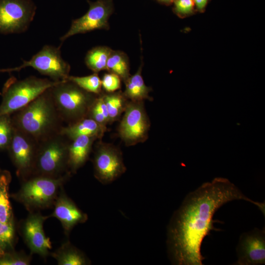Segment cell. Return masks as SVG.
Segmentation results:
<instances>
[{"mask_svg": "<svg viewBox=\"0 0 265 265\" xmlns=\"http://www.w3.org/2000/svg\"><path fill=\"white\" fill-rule=\"evenodd\" d=\"M0 95H1V93L0 92Z\"/></svg>", "mask_w": 265, "mask_h": 265, "instance_id": "cell-33", "label": "cell"}, {"mask_svg": "<svg viewBox=\"0 0 265 265\" xmlns=\"http://www.w3.org/2000/svg\"><path fill=\"white\" fill-rule=\"evenodd\" d=\"M50 255L58 265H87L91 261L85 254L70 241L64 242Z\"/></svg>", "mask_w": 265, "mask_h": 265, "instance_id": "cell-18", "label": "cell"}, {"mask_svg": "<svg viewBox=\"0 0 265 265\" xmlns=\"http://www.w3.org/2000/svg\"><path fill=\"white\" fill-rule=\"evenodd\" d=\"M59 81L35 76H30L22 80L11 77L3 87L0 115L12 114Z\"/></svg>", "mask_w": 265, "mask_h": 265, "instance_id": "cell-5", "label": "cell"}, {"mask_svg": "<svg viewBox=\"0 0 265 265\" xmlns=\"http://www.w3.org/2000/svg\"><path fill=\"white\" fill-rule=\"evenodd\" d=\"M72 175L67 173L57 178L32 176L22 182L20 188L11 194L10 197L22 204L29 212L50 208Z\"/></svg>", "mask_w": 265, "mask_h": 265, "instance_id": "cell-3", "label": "cell"}, {"mask_svg": "<svg viewBox=\"0 0 265 265\" xmlns=\"http://www.w3.org/2000/svg\"><path fill=\"white\" fill-rule=\"evenodd\" d=\"M32 260L31 254L23 251L14 250L0 254V265H28Z\"/></svg>", "mask_w": 265, "mask_h": 265, "instance_id": "cell-28", "label": "cell"}, {"mask_svg": "<svg viewBox=\"0 0 265 265\" xmlns=\"http://www.w3.org/2000/svg\"><path fill=\"white\" fill-rule=\"evenodd\" d=\"M14 131L11 116L0 115V152L7 150L11 140Z\"/></svg>", "mask_w": 265, "mask_h": 265, "instance_id": "cell-27", "label": "cell"}, {"mask_svg": "<svg viewBox=\"0 0 265 265\" xmlns=\"http://www.w3.org/2000/svg\"><path fill=\"white\" fill-rule=\"evenodd\" d=\"M194 5L193 0H176L175 10L178 14H187L192 12Z\"/></svg>", "mask_w": 265, "mask_h": 265, "instance_id": "cell-30", "label": "cell"}, {"mask_svg": "<svg viewBox=\"0 0 265 265\" xmlns=\"http://www.w3.org/2000/svg\"><path fill=\"white\" fill-rule=\"evenodd\" d=\"M106 126L93 119L86 117L76 122L63 126L59 133L71 141L81 135H87L100 138L105 132Z\"/></svg>", "mask_w": 265, "mask_h": 265, "instance_id": "cell-17", "label": "cell"}, {"mask_svg": "<svg viewBox=\"0 0 265 265\" xmlns=\"http://www.w3.org/2000/svg\"><path fill=\"white\" fill-rule=\"evenodd\" d=\"M36 9L32 0H0V33L25 32L34 19Z\"/></svg>", "mask_w": 265, "mask_h": 265, "instance_id": "cell-8", "label": "cell"}, {"mask_svg": "<svg viewBox=\"0 0 265 265\" xmlns=\"http://www.w3.org/2000/svg\"><path fill=\"white\" fill-rule=\"evenodd\" d=\"M11 116L15 128L38 142L59 133L63 126L50 88Z\"/></svg>", "mask_w": 265, "mask_h": 265, "instance_id": "cell-2", "label": "cell"}, {"mask_svg": "<svg viewBox=\"0 0 265 265\" xmlns=\"http://www.w3.org/2000/svg\"><path fill=\"white\" fill-rule=\"evenodd\" d=\"M97 138L87 135L79 136L70 141L68 146V166L72 175L77 172L88 160L92 145Z\"/></svg>", "mask_w": 265, "mask_h": 265, "instance_id": "cell-16", "label": "cell"}, {"mask_svg": "<svg viewBox=\"0 0 265 265\" xmlns=\"http://www.w3.org/2000/svg\"><path fill=\"white\" fill-rule=\"evenodd\" d=\"M38 143L32 137L14 127L7 150L16 168L17 176L22 182L32 176Z\"/></svg>", "mask_w": 265, "mask_h": 265, "instance_id": "cell-9", "label": "cell"}, {"mask_svg": "<svg viewBox=\"0 0 265 265\" xmlns=\"http://www.w3.org/2000/svg\"><path fill=\"white\" fill-rule=\"evenodd\" d=\"M11 179L9 171L0 169V221L3 223L15 221L9 193Z\"/></svg>", "mask_w": 265, "mask_h": 265, "instance_id": "cell-20", "label": "cell"}, {"mask_svg": "<svg viewBox=\"0 0 265 265\" xmlns=\"http://www.w3.org/2000/svg\"><path fill=\"white\" fill-rule=\"evenodd\" d=\"M29 213L28 216L18 224L19 233L31 255L38 254L46 259L50 255L52 243L44 232L43 225L50 216L43 215L40 211Z\"/></svg>", "mask_w": 265, "mask_h": 265, "instance_id": "cell-11", "label": "cell"}, {"mask_svg": "<svg viewBox=\"0 0 265 265\" xmlns=\"http://www.w3.org/2000/svg\"><path fill=\"white\" fill-rule=\"evenodd\" d=\"M207 0H193L197 8L200 10L203 9L205 7Z\"/></svg>", "mask_w": 265, "mask_h": 265, "instance_id": "cell-31", "label": "cell"}, {"mask_svg": "<svg viewBox=\"0 0 265 265\" xmlns=\"http://www.w3.org/2000/svg\"><path fill=\"white\" fill-rule=\"evenodd\" d=\"M86 117L93 119L103 126H106L109 122L107 108L101 94L95 99Z\"/></svg>", "mask_w": 265, "mask_h": 265, "instance_id": "cell-26", "label": "cell"}, {"mask_svg": "<svg viewBox=\"0 0 265 265\" xmlns=\"http://www.w3.org/2000/svg\"><path fill=\"white\" fill-rule=\"evenodd\" d=\"M101 81L102 87L108 93L115 92L121 86L120 78L112 73L105 74Z\"/></svg>", "mask_w": 265, "mask_h": 265, "instance_id": "cell-29", "label": "cell"}, {"mask_svg": "<svg viewBox=\"0 0 265 265\" xmlns=\"http://www.w3.org/2000/svg\"><path fill=\"white\" fill-rule=\"evenodd\" d=\"M161 0L165 2H169L172 1V0Z\"/></svg>", "mask_w": 265, "mask_h": 265, "instance_id": "cell-32", "label": "cell"}, {"mask_svg": "<svg viewBox=\"0 0 265 265\" xmlns=\"http://www.w3.org/2000/svg\"><path fill=\"white\" fill-rule=\"evenodd\" d=\"M112 50L105 46H98L89 50L85 57L87 67L94 73L106 70L108 58Z\"/></svg>", "mask_w": 265, "mask_h": 265, "instance_id": "cell-22", "label": "cell"}, {"mask_svg": "<svg viewBox=\"0 0 265 265\" xmlns=\"http://www.w3.org/2000/svg\"><path fill=\"white\" fill-rule=\"evenodd\" d=\"M50 90L60 116L68 124L86 117L98 95L85 91L68 80L59 81L50 87Z\"/></svg>", "mask_w": 265, "mask_h": 265, "instance_id": "cell-4", "label": "cell"}, {"mask_svg": "<svg viewBox=\"0 0 265 265\" xmlns=\"http://www.w3.org/2000/svg\"><path fill=\"white\" fill-rule=\"evenodd\" d=\"M236 265H259L265 264V230L254 228L243 233L236 248Z\"/></svg>", "mask_w": 265, "mask_h": 265, "instance_id": "cell-14", "label": "cell"}, {"mask_svg": "<svg viewBox=\"0 0 265 265\" xmlns=\"http://www.w3.org/2000/svg\"><path fill=\"white\" fill-rule=\"evenodd\" d=\"M87 1L89 4L88 11L81 17L72 21L68 31L60 38L62 42L75 34L85 33L96 29H109L108 21L113 12L112 1Z\"/></svg>", "mask_w": 265, "mask_h": 265, "instance_id": "cell-12", "label": "cell"}, {"mask_svg": "<svg viewBox=\"0 0 265 265\" xmlns=\"http://www.w3.org/2000/svg\"><path fill=\"white\" fill-rule=\"evenodd\" d=\"M66 80H70L85 91L96 94H101L102 81L97 73L84 77L69 76Z\"/></svg>", "mask_w": 265, "mask_h": 265, "instance_id": "cell-25", "label": "cell"}, {"mask_svg": "<svg viewBox=\"0 0 265 265\" xmlns=\"http://www.w3.org/2000/svg\"><path fill=\"white\" fill-rule=\"evenodd\" d=\"M16 241L15 222L3 223L0 221V254L14 250Z\"/></svg>", "mask_w": 265, "mask_h": 265, "instance_id": "cell-24", "label": "cell"}, {"mask_svg": "<svg viewBox=\"0 0 265 265\" xmlns=\"http://www.w3.org/2000/svg\"><path fill=\"white\" fill-rule=\"evenodd\" d=\"M143 66L142 61L137 71L132 76H130L125 81L126 89L124 93L126 98L133 102H143L149 99V87L145 84L141 75Z\"/></svg>", "mask_w": 265, "mask_h": 265, "instance_id": "cell-19", "label": "cell"}, {"mask_svg": "<svg viewBox=\"0 0 265 265\" xmlns=\"http://www.w3.org/2000/svg\"><path fill=\"white\" fill-rule=\"evenodd\" d=\"M31 67L55 81L65 80L69 76L70 66L62 57L59 48L45 45L37 53L19 67L0 70V72L19 71Z\"/></svg>", "mask_w": 265, "mask_h": 265, "instance_id": "cell-7", "label": "cell"}, {"mask_svg": "<svg viewBox=\"0 0 265 265\" xmlns=\"http://www.w3.org/2000/svg\"><path fill=\"white\" fill-rule=\"evenodd\" d=\"M53 207V211L50 216L60 222L64 234L67 236L76 225L85 223L88 219L87 214L67 196L63 186L59 192Z\"/></svg>", "mask_w": 265, "mask_h": 265, "instance_id": "cell-15", "label": "cell"}, {"mask_svg": "<svg viewBox=\"0 0 265 265\" xmlns=\"http://www.w3.org/2000/svg\"><path fill=\"white\" fill-rule=\"evenodd\" d=\"M149 128L150 122L143 102H129L118 130L126 144L133 145L145 141Z\"/></svg>", "mask_w": 265, "mask_h": 265, "instance_id": "cell-10", "label": "cell"}, {"mask_svg": "<svg viewBox=\"0 0 265 265\" xmlns=\"http://www.w3.org/2000/svg\"><path fill=\"white\" fill-rule=\"evenodd\" d=\"M93 164L95 177L103 185L113 182L126 170L120 151L108 144H100L96 148Z\"/></svg>", "mask_w": 265, "mask_h": 265, "instance_id": "cell-13", "label": "cell"}, {"mask_svg": "<svg viewBox=\"0 0 265 265\" xmlns=\"http://www.w3.org/2000/svg\"><path fill=\"white\" fill-rule=\"evenodd\" d=\"M243 200L256 206L265 214V202L245 195L228 179L217 177L188 193L173 213L167 227L166 244L171 262L176 265H202V241L213 226L215 212L225 204Z\"/></svg>", "mask_w": 265, "mask_h": 265, "instance_id": "cell-1", "label": "cell"}, {"mask_svg": "<svg viewBox=\"0 0 265 265\" xmlns=\"http://www.w3.org/2000/svg\"><path fill=\"white\" fill-rule=\"evenodd\" d=\"M69 140L59 132L39 142L32 176L57 178L70 173Z\"/></svg>", "mask_w": 265, "mask_h": 265, "instance_id": "cell-6", "label": "cell"}, {"mask_svg": "<svg viewBox=\"0 0 265 265\" xmlns=\"http://www.w3.org/2000/svg\"><path fill=\"white\" fill-rule=\"evenodd\" d=\"M106 70L118 76L124 82L131 76L128 58L121 51H112L107 61Z\"/></svg>", "mask_w": 265, "mask_h": 265, "instance_id": "cell-23", "label": "cell"}, {"mask_svg": "<svg viewBox=\"0 0 265 265\" xmlns=\"http://www.w3.org/2000/svg\"><path fill=\"white\" fill-rule=\"evenodd\" d=\"M102 96L107 108L109 122L117 120L124 112L129 103L128 99L121 92H109Z\"/></svg>", "mask_w": 265, "mask_h": 265, "instance_id": "cell-21", "label": "cell"}]
</instances>
